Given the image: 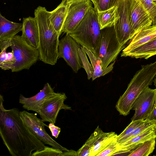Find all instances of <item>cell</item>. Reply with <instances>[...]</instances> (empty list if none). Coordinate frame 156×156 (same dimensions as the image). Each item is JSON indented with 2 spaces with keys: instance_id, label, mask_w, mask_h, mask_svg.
<instances>
[{
  "instance_id": "cell-1",
  "label": "cell",
  "mask_w": 156,
  "mask_h": 156,
  "mask_svg": "<svg viewBox=\"0 0 156 156\" xmlns=\"http://www.w3.org/2000/svg\"><path fill=\"white\" fill-rule=\"evenodd\" d=\"M0 95V135L12 156H31L33 151L43 149L45 144L24 124L16 108L7 110Z\"/></svg>"
},
{
  "instance_id": "cell-2",
  "label": "cell",
  "mask_w": 156,
  "mask_h": 156,
  "mask_svg": "<svg viewBox=\"0 0 156 156\" xmlns=\"http://www.w3.org/2000/svg\"><path fill=\"white\" fill-rule=\"evenodd\" d=\"M34 15L39 31L37 49L39 59L45 64L54 65L58 59L60 35L51 23L50 12L45 7L38 6L34 10Z\"/></svg>"
},
{
  "instance_id": "cell-3",
  "label": "cell",
  "mask_w": 156,
  "mask_h": 156,
  "mask_svg": "<svg viewBox=\"0 0 156 156\" xmlns=\"http://www.w3.org/2000/svg\"><path fill=\"white\" fill-rule=\"evenodd\" d=\"M156 76V60L141 66L116 104V108L120 115L125 116L129 114L136 99L145 88L152 84Z\"/></svg>"
},
{
  "instance_id": "cell-4",
  "label": "cell",
  "mask_w": 156,
  "mask_h": 156,
  "mask_svg": "<svg viewBox=\"0 0 156 156\" xmlns=\"http://www.w3.org/2000/svg\"><path fill=\"white\" fill-rule=\"evenodd\" d=\"M69 34L81 45L91 51L98 58L101 30L98 12L91 7L77 27Z\"/></svg>"
},
{
  "instance_id": "cell-5",
  "label": "cell",
  "mask_w": 156,
  "mask_h": 156,
  "mask_svg": "<svg viewBox=\"0 0 156 156\" xmlns=\"http://www.w3.org/2000/svg\"><path fill=\"white\" fill-rule=\"evenodd\" d=\"M11 42L10 47L15 60L11 69L12 72L29 69L39 59L37 48L29 44L21 36L16 35Z\"/></svg>"
},
{
  "instance_id": "cell-6",
  "label": "cell",
  "mask_w": 156,
  "mask_h": 156,
  "mask_svg": "<svg viewBox=\"0 0 156 156\" xmlns=\"http://www.w3.org/2000/svg\"><path fill=\"white\" fill-rule=\"evenodd\" d=\"M126 47L119 44L114 26L101 30L98 58L101 62L102 69H105L110 64L115 61L121 51Z\"/></svg>"
},
{
  "instance_id": "cell-7",
  "label": "cell",
  "mask_w": 156,
  "mask_h": 156,
  "mask_svg": "<svg viewBox=\"0 0 156 156\" xmlns=\"http://www.w3.org/2000/svg\"><path fill=\"white\" fill-rule=\"evenodd\" d=\"M20 116L24 124L30 131L40 140L45 144L49 145L62 151L69 150L62 146L52 138L47 133L44 126H48L38 118L36 113L26 111H20Z\"/></svg>"
},
{
  "instance_id": "cell-8",
  "label": "cell",
  "mask_w": 156,
  "mask_h": 156,
  "mask_svg": "<svg viewBox=\"0 0 156 156\" xmlns=\"http://www.w3.org/2000/svg\"><path fill=\"white\" fill-rule=\"evenodd\" d=\"M80 45L69 34L59 40L58 46V58H63L75 73L83 68L78 49Z\"/></svg>"
},
{
  "instance_id": "cell-9",
  "label": "cell",
  "mask_w": 156,
  "mask_h": 156,
  "mask_svg": "<svg viewBox=\"0 0 156 156\" xmlns=\"http://www.w3.org/2000/svg\"><path fill=\"white\" fill-rule=\"evenodd\" d=\"M67 97L64 93H56L44 102L38 114L44 122L55 124L60 110H71V107L65 104Z\"/></svg>"
},
{
  "instance_id": "cell-10",
  "label": "cell",
  "mask_w": 156,
  "mask_h": 156,
  "mask_svg": "<svg viewBox=\"0 0 156 156\" xmlns=\"http://www.w3.org/2000/svg\"><path fill=\"white\" fill-rule=\"evenodd\" d=\"M129 7V0H120L117 5L119 18L114 27L117 40L122 46H126L131 39Z\"/></svg>"
},
{
  "instance_id": "cell-11",
  "label": "cell",
  "mask_w": 156,
  "mask_h": 156,
  "mask_svg": "<svg viewBox=\"0 0 156 156\" xmlns=\"http://www.w3.org/2000/svg\"><path fill=\"white\" fill-rule=\"evenodd\" d=\"M92 6V2L90 0L70 3L62 32L69 34L74 30Z\"/></svg>"
},
{
  "instance_id": "cell-12",
  "label": "cell",
  "mask_w": 156,
  "mask_h": 156,
  "mask_svg": "<svg viewBox=\"0 0 156 156\" xmlns=\"http://www.w3.org/2000/svg\"><path fill=\"white\" fill-rule=\"evenodd\" d=\"M129 20L131 38L142 30L152 25V21L141 2L129 0Z\"/></svg>"
},
{
  "instance_id": "cell-13",
  "label": "cell",
  "mask_w": 156,
  "mask_h": 156,
  "mask_svg": "<svg viewBox=\"0 0 156 156\" xmlns=\"http://www.w3.org/2000/svg\"><path fill=\"white\" fill-rule=\"evenodd\" d=\"M156 101V88H145L133 103L132 109L135 113L131 121L144 120L152 111Z\"/></svg>"
},
{
  "instance_id": "cell-14",
  "label": "cell",
  "mask_w": 156,
  "mask_h": 156,
  "mask_svg": "<svg viewBox=\"0 0 156 156\" xmlns=\"http://www.w3.org/2000/svg\"><path fill=\"white\" fill-rule=\"evenodd\" d=\"M55 93L51 85L47 83L44 85L43 88L33 96L26 98L20 94L19 102L22 105L23 108L39 114L44 101Z\"/></svg>"
},
{
  "instance_id": "cell-15",
  "label": "cell",
  "mask_w": 156,
  "mask_h": 156,
  "mask_svg": "<svg viewBox=\"0 0 156 156\" xmlns=\"http://www.w3.org/2000/svg\"><path fill=\"white\" fill-rule=\"evenodd\" d=\"M118 135L115 132H103L98 127L89 137L91 146L89 156H97L113 140L117 138Z\"/></svg>"
},
{
  "instance_id": "cell-16",
  "label": "cell",
  "mask_w": 156,
  "mask_h": 156,
  "mask_svg": "<svg viewBox=\"0 0 156 156\" xmlns=\"http://www.w3.org/2000/svg\"><path fill=\"white\" fill-rule=\"evenodd\" d=\"M154 138H156V129L155 127L119 144L120 147L119 154L128 153L129 154L144 142Z\"/></svg>"
},
{
  "instance_id": "cell-17",
  "label": "cell",
  "mask_w": 156,
  "mask_h": 156,
  "mask_svg": "<svg viewBox=\"0 0 156 156\" xmlns=\"http://www.w3.org/2000/svg\"><path fill=\"white\" fill-rule=\"evenodd\" d=\"M22 37L30 45L37 48L39 41L37 25L34 17L24 18L23 21Z\"/></svg>"
},
{
  "instance_id": "cell-18",
  "label": "cell",
  "mask_w": 156,
  "mask_h": 156,
  "mask_svg": "<svg viewBox=\"0 0 156 156\" xmlns=\"http://www.w3.org/2000/svg\"><path fill=\"white\" fill-rule=\"evenodd\" d=\"M156 37V24H152L140 31L130 40L122 50L124 53L141 46Z\"/></svg>"
},
{
  "instance_id": "cell-19",
  "label": "cell",
  "mask_w": 156,
  "mask_h": 156,
  "mask_svg": "<svg viewBox=\"0 0 156 156\" xmlns=\"http://www.w3.org/2000/svg\"><path fill=\"white\" fill-rule=\"evenodd\" d=\"M69 5L68 0H62L55 9L50 12L51 23L60 36L62 33Z\"/></svg>"
},
{
  "instance_id": "cell-20",
  "label": "cell",
  "mask_w": 156,
  "mask_h": 156,
  "mask_svg": "<svg viewBox=\"0 0 156 156\" xmlns=\"http://www.w3.org/2000/svg\"><path fill=\"white\" fill-rule=\"evenodd\" d=\"M156 55V37L147 43L126 53L121 54L122 57L147 59Z\"/></svg>"
},
{
  "instance_id": "cell-21",
  "label": "cell",
  "mask_w": 156,
  "mask_h": 156,
  "mask_svg": "<svg viewBox=\"0 0 156 156\" xmlns=\"http://www.w3.org/2000/svg\"><path fill=\"white\" fill-rule=\"evenodd\" d=\"M22 28V23L9 21L0 13V41L11 40Z\"/></svg>"
},
{
  "instance_id": "cell-22",
  "label": "cell",
  "mask_w": 156,
  "mask_h": 156,
  "mask_svg": "<svg viewBox=\"0 0 156 156\" xmlns=\"http://www.w3.org/2000/svg\"><path fill=\"white\" fill-rule=\"evenodd\" d=\"M119 18L117 5L108 10L98 12V18L100 30L114 26Z\"/></svg>"
},
{
  "instance_id": "cell-23",
  "label": "cell",
  "mask_w": 156,
  "mask_h": 156,
  "mask_svg": "<svg viewBox=\"0 0 156 156\" xmlns=\"http://www.w3.org/2000/svg\"><path fill=\"white\" fill-rule=\"evenodd\" d=\"M82 47L89 57L94 70V75L92 78L93 81L97 78L105 75L112 70L115 60L112 63L106 68L103 69L99 59L96 57L91 51L86 47L85 46Z\"/></svg>"
},
{
  "instance_id": "cell-24",
  "label": "cell",
  "mask_w": 156,
  "mask_h": 156,
  "mask_svg": "<svg viewBox=\"0 0 156 156\" xmlns=\"http://www.w3.org/2000/svg\"><path fill=\"white\" fill-rule=\"evenodd\" d=\"M155 138L147 140L131 152L129 156H148L154 151L155 146Z\"/></svg>"
},
{
  "instance_id": "cell-25",
  "label": "cell",
  "mask_w": 156,
  "mask_h": 156,
  "mask_svg": "<svg viewBox=\"0 0 156 156\" xmlns=\"http://www.w3.org/2000/svg\"><path fill=\"white\" fill-rule=\"evenodd\" d=\"M143 120L141 119L132 121L124 130L120 134L118 135L116 139L118 143L120 144L125 141L134 129L140 124Z\"/></svg>"
},
{
  "instance_id": "cell-26",
  "label": "cell",
  "mask_w": 156,
  "mask_h": 156,
  "mask_svg": "<svg viewBox=\"0 0 156 156\" xmlns=\"http://www.w3.org/2000/svg\"><path fill=\"white\" fill-rule=\"evenodd\" d=\"M94 5V8L98 12L108 10L117 6L120 0H90Z\"/></svg>"
},
{
  "instance_id": "cell-27",
  "label": "cell",
  "mask_w": 156,
  "mask_h": 156,
  "mask_svg": "<svg viewBox=\"0 0 156 156\" xmlns=\"http://www.w3.org/2000/svg\"><path fill=\"white\" fill-rule=\"evenodd\" d=\"M116 138L113 140L97 156L116 155L119 154L120 145L117 141Z\"/></svg>"
},
{
  "instance_id": "cell-28",
  "label": "cell",
  "mask_w": 156,
  "mask_h": 156,
  "mask_svg": "<svg viewBox=\"0 0 156 156\" xmlns=\"http://www.w3.org/2000/svg\"><path fill=\"white\" fill-rule=\"evenodd\" d=\"M142 4L152 21L156 24V2L154 0H137Z\"/></svg>"
},
{
  "instance_id": "cell-29",
  "label": "cell",
  "mask_w": 156,
  "mask_h": 156,
  "mask_svg": "<svg viewBox=\"0 0 156 156\" xmlns=\"http://www.w3.org/2000/svg\"><path fill=\"white\" fill-rule=\"evenodd\" d=\"M80 55L83 66V68L85 69L87 74L88 79L92 78L94 73L93 68L91 64L86 56V53L83 50L82 47L78 49Z\"/></svg>"
},
{
  "instance_id": "cell-30",
  "label": "cell",
  "mask_w": 156,
  "mask_h": 156,
  "mask_svg": "<svg viewBox=\"0 0 156 156\" xmlns=\"http://www.w3.org/2000/svg\"><path fill=\"white\" fill-rule=\"evenodd\" d=\"M63 151L53 147H44L40 151H34L31 156H62Z\"/></svg>"
},
{
  "instance_id": "cell-31",
  "label": "cell",
  "mask_w": 156,
  "mask_h": 156,
  "mask_svg": "<svg viewBox=\"0 0 156 156\" xmlns=\"http://www.w3.org/2000/svg\"><path fill=\"white\" fill-rule=\"evenodd\" d=\"M15 62L13 53H7L6 60L0 64V67L2 69L6 70L11 69Z\"/></svg>"
},
{
  "instance_id": "cell-32",
  "label": "cell",
  "mask_w": 156,
  "mask_h": 156,
  "mask_svg": "<svg viewBox=\"0 0 156 156\" xmlns=\"http://www.w3.org/2000/svg\"><path fill=\"white\" fill-rule=\"evenodd\" d=\"M55 124L50 123L49 124L48 128L50 130L52 136L55 138L58 137L61 132V128L55 125Z\"/></svg>"
},
{
  "instance_id": "cell-33",
  "label": "cell",
  "mask_w": 156,
  "mask_h": 156,
  "mask_svg": "<svg viewBox=\"0 0 156 156\" xmlns=\"http://www.w3.org/2000/svg\"><path fill=\"white\" fill-rule=\"evenodd\" d=\"M155 120L156 122V101L152 111L146 117L145 119ZM156 129V126L155 127Z\"/></svg>"
},
{
  "instance_id": "cell-34",
  "label": "cell",
  "mask_w": 156,
  "mask_h": 156,
  "mask_svg": "<svg viewBox=\"0 0 156 156\" xmlns=\"http://www.w3.org/2000/svg\"><path fill=\"white\" fill-rule=\"evenodd\" d=\"M11 40L0 41V49L1 51L5 48H7L10 47L11 45Z\"/></svg>"
},
{
  "instance_id": "cell-35",
  "label": "cell",
  "mask_w": 156,
  "mask_h": 156,
  "mask_svg": "<svg viewBox=\"0 0 156 156\" xmlns=\"http://www.w3.org/2000/svg\"><path fill=\"white\" fill-rule=\"evenodd\" d=\"M7 48H5L1 51L0 54V64L4 62L6 59L7 52L6 51Z\"/></svg>"
},
{
  "instance_id": "cell-36",
  "label": "cell",
  "mask_w": 156,
  "mask_h": 156,
  "mask_svg": "<svg viewBox=\"0 0 156 156\" xmlns=\"http://www.w3.org/2000/svg\"><path fill=\"white\" fill-rule=\"evenodd\" d=\"M77 156V152L73 150H69L63 151L62 156Z\"/></svg>"
},
{
  "instance_id": "cell-37",
  "label": "cell",
  "mask_w": 156,
  "mask_h": 156,
  "mask_svg": "<svg viewBox=\"0 0 156 156\" xmlns=\"http://www.w3.org/2000/svg\"><path fill=\"white\" fill-rule=\"evenodd\" d=\"M83 0H68V2L69 3H71L76 2L77 1H83Z\"/></svg>"
},
{
  "instance_id": "cell-38",
  "label": "cell",
  "mask_w": 156,
  "mask_h": 156,
  "mask_svg": "<svg viewBox=\"0 0 156 156\" xmlns=\"http://www.w3.org/2000/svg\"><path fill=\"white\" fill-rule=\"evenodd\" d=\"M153 82L154 83V85L156 88V76Z\"/></svg>"
},
{
  "instance_id": "cell-39",
  "label": "cell",
  "mask_w": 156,
  "mask_h": 156,
  "mask_svg": "<svg viewBox=\"0 0 156 156\" xmlns=\"http://www.w3.org/2000/svg\"><path fill=\"white\" fill-rule=\"evenodd\" d=\"M156 2V0H154Z\"/></svg>"
}]
</instances>
